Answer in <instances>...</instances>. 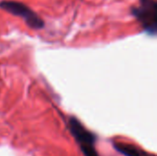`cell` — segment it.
<instances>
[{"label":"cell","mask_w":157,"mask_h":156,"mask_svg":"<svg viewBox=\"0 0 157 156\" xmlns=\"http://www.w3.org/2000/svg\"><path fill=\"white\" fill-rule=\"evenodd\" d=\"M0 9L15 16L21 17L26 25L32 29H42L45 27V22L42 17L35 12L28 5L15 0L0 1Z\"/></svg>","instance_id":"cell-1"},{"label":"cell","mask_w":157,"mask_h":156,"mask_svg":"<svg viewBox=\"0 0 157 156\" xmlns=\"http://www.w3.org/2000/svg\"><path fill=\"white\" fill-rule=\"evenodd\" d=\"M131 13L148 35L155 36L156 34L157 3L155 0H147L140 3L139 6H132Z\"/></svg>","instance_id":"cell-2"},{"label":"cell","mask_w":157,"mask_h":156,"mask_svg":"<svg viewBox=\"0 0 157 156\" xmlns=\"http://www.w3.org/2000/svg\"><path fill=\"white\" fill-rule=\"evenodd\" d=\"M69 130L85 156H98L96 149L97 136L88 131L76 118L69 119Z\"/></svg>","instance_id":"cell-3"},{"label":"cell","mask_w":157,"mask_h":156,"mask_svg":"<svg viewBox=\"0 0 157 156\" xmlns=\"http://www.w3.org/2000/svg\"><path fill=\"white\" fill-rule=\"evenodd\" d=\"M113 147L116 151L124 156H150L144 150L131 143L115 142L113 143Z\"/></svg>","instance_id":"cell-4"},{"label":"cell","mask_w":157,"mask_h":156,"mask_svg":"<svg viewBox=\"0 0 157 156\" xmlns=\"http://www.w3.org/2000/svg\"><path fill=\"white\" fill-rule=\"evenodd\" d=\"M145 1H147V0H140V3H143V2H145Z\"/></svg>","instance_id":"cell-5"},{"label":"cell","mask_w":157,"mask_h":156,"mask_svg":"<svg viewBox=\"0 0 157 156\" xmlns=\"http://www.w3.org/2000/svg\"><path fill=\"white\" fill-rule=\"evenodd\" d=\"M150 156H155V155H150Z\"/></svg>","instance_id":"cell-6"}]
</instances>
